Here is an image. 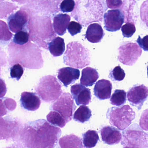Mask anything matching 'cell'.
<instances>
[{
	"label": "cell",
	"instance_id": "obj_1",
	"mask_svg": "<svg viewBox=\"0 0 148 148\" xmlns=\"http://www.w3.org/2000/svg\"><path fill=\"white\" fill-rule=\"evenodd\" d=\"M63 59L64 64L73 68L82 69L90 64L89 50L77 42L67 45Z\"/></svg>",
	"mask_w": 148,
	"mask_h": 148
},
{
	"label": "cell",
	"instance_id": "obj_2",
	"mask_svg": "<svg viewBox=\"0 0 148 148\" xmlns=\"http://www.w3.org/2000/svg\"><path fill=\"white\" fill-rule=\"evenodd\" d=\"M106 116L112 125L123 130L130 125L136 113L130 106L123 105L109 108Z\"/></svg>",
	"mask_w": 148,
	"mask_h": 148
},
{
	"label": "cell",
	"instance_id": "obj_3",
	"mask_svg": "<svg viewBox=\"0 0 148 148\" xmlns=\"http://www.w3.org/2000/svg\"><path fill=\"white\" fill-rule=\"evenodd\" d=\"M121 144L124 148H148V134L137 123L123 130Z\"/></svg>",
	"mask_w": 148,
	"mask_h": 148
},
{
	"label": "cell",
	"instance_id": "obj_4",
	"mask_svg": "<svg viewBox=\"0 0 148 148\" xmlns=\"http://www.w3.org/2000/svg\"><path fill=\"white\" fill-rule=\"evenodd\" d=\"M61 86L53 76H45L40 81V97L47 102L57 100L62 93Z\"/></svg>",
	"mask_w": 148,
	"mask_h": 148
},
{
	"label": "cell",
	"instance_id": "obj_5",
	"mask_svg": "<svg viewBox=\"0 0 148 148\" xmlns=\"http://www.w3.org/2000/svg\"><path fill=\"white\" fill-rule=\"evenodd\" d=\"M76 108L72 96L69 92L61 94L51 105L52 110L60 113L66 123L71 120Z\"/></svg>",
	"mask_w": 148,
	"mask_h": 148
},
{
	"label": "cell",
	"instance_id": "obj_6",
	"mask_svg": "<svg viewBox=\"0 0 148 148\" xmlns=\"http://www.w3.org/2000/svg\"><path fill=\"white\" fill-rule=\"evenodd\" d=\"M118 58L119 62L125 65L132 66L142 54V49L136 44L125 43L119 48Z\"/></svg>",
	"mask_w": 148,
	"mask_h": 148
},
{
	"label": "cell",
	"instance_id": "obj_7",
	"mask_svg": "<svg viewBox=\"0 0 148 148\" xmlns=\"http://www.w3.org/2000/svg\"><path fill=\"white\" fill-rule=\"evenodd\" d=\"M148 88L143 84L133 86L127 92L126 97L132 106L140 110L148 98Z\"/></svg>",
	"mask_w": 148,
	"mask_h": 148
},
{
	"label": "cell",
	"instance_id": "obj_8",
	"mask_svg": "<svg viewBox=\"0 0 148 148\" xmlns=\"http://www.w3.org/2000/svg\"><path fill=\"white\" fill-rule=\"evenodd\" d=\"M124 15L119 9L109 10L104 15V28L110 32L120 30L124 22Z\"/></svg>",
	"mask_w": 148,
	"mask_h": 148
},
{
	"label": "cell",
	"instance_id": "obj_9",
	"mask_svg": "<svg viewBox=\"0 0 148 148\" xmlns=\"http://www.w3.org/2000/svg\"><path fill=\"white\" fill-rule=\"evenodd\" d=\"M71 92L78 106L87 105L91 100V93L89 88L80 84H76L71 86Z\"/></svg>",
	"mask_w": 148,
	"mask_h": 148
},
{
	"label": "cell",
	"instance_id": "obj_10",
	"mask_svg": "<svg viewBox=\"0 0 148 148\" xmlns=\"http://www.w3.org/2000/svg\"><path fill=\"white\" fill-rule=\"evenodd\" d=\"M8 21L10 30L17 33L25 29L28 21V14L25 11H18L10 15Z\"/></svg>",
	"mask_w": 148,
	"mask_h": 148
},
{
	"label": "cell",
	"instance_id": "obj_11",
	"mask_svg": "<svg viewBox=\"0 0 148 148\" xmlns=\"http://www.w3.org/2000/svg\"><path fill=\"white\" fill-rule=\"evenodd\" d=\"M80 71L72 67H63L58 71V79L65 87L74 84L79 78Z\"/></svg>",
	"mask_w": 148,
	"mask_h": 148
},
{
	"label": "cell",
	"instance_id": "obj_12",
	"mask_svg": "<svg viewBox=\"0 0 148 148\" xmlns=\"http://www.w3.org/2000/svg\"><path fill=\"white\" fill-rule=\"evenodd\" d=\"M102 140L109 145L118 144L121 141L122 135L120 132L113 126H106L100 130Z\"/></svg>",
	"mask_w": 148,
	"mask_h": 148
},
{
	"label": "cell",
	"instance_id": "obj_13",
	"mask_svg": "<svg viewBox=\"0 0 148 148\" xmlns=\"http://www.w3.org/2000/svg\"><path fill=\"white\" fill-rule=\"evenodd\" d=\"M112 89L110 81L102 79L96 83L93 89L94 94L99 100L109 99L110 97Z\"/></svg>",
	"mask_w": 148,
	"mask_h": 148
},
{
	"label": "cell",
	"instance_id": "obj_14",
	"mask_svg": "<svg viewBox=\"0 0 148 148\" xmlns=\"http://www.w3.org/2000/svg\"><path fill=\"white\" fill-rule=\"evenodd\" d=\"M21 104L22 107L28 111L37 110L40 106V99L35 93L24 92L21 94Z\"/></svg>",
	"mask_w": 148,
	"mask_h": 148
},
{
	"label": "cell",
	"instance_id": "obj_15",
	"mask_svg": "<svg viewBox=\"0 0 148 148\" xmlns=\"http://www.w3.org/2000/svg\"><path fill=\"white\" fill-rule=\"evenodd\" d=\"M104 36L102 26L98 23L91 24L87 28L85 34V38L92 43L100 42Z\"/></svg>",
	"mask_w": 148,
	"mask_h": 148
},
{
	"label": "cell",
	"instance_id": "obj_16",
	"mask_svg": "<svg viewBox=\"0 0 148 148\" xmlns=\"http://www.w3.org/2000/svg\"><path fill=\"white\" fill-rule=\"evenodd\" d=\"M71 21V17L67 14L60 13L54 16L53 27L55 32L63 36L66 33V29Z\"/></svg>",
	"mask_w": 148,
	"mask_h": 148
},
{
	"label": "cell",
	"instance_id": "obj_17",
	"mask_svg": "<svg viewBox=\"0 0 148 148\" xmlns=\"http://www.w3.org/2000/svg\"><path fill=\"white\" fill-rule=\"evenodd\" d=\"M99 77V74L96 69L90 67H86L82 70L80 83L84 86H92Z\"/></svg>",
	"mask_w": 148,
	"mask_h": 148
},
{
	"label": "cell",
	"instance_id": "obj_18",
	"mask_svg": "<svg viewBox=\"0 0 148 148\" xmlns=\"http://www.w3.org/2000/svg\"><path fill=\"white\" fill-rule=\"evenodd\" d=\"M59 143L61 148H84L82 139L73 134L66 135L61 138Z\"/></svg>",
	"mask_w": 148,
	"mask_h": 148
},
{
	"label": "cell",
	"instance_id": "obj_19",
	"mask_svg": "<svg viewBox=\"0 0 148 148\" xmlns=\"http://www.w3.org/2000/svg\"><path fill=\"white\" fill-rule=\"evenodd\" d=\"M48 48L51 54L53 57H59L64 53L65 49L64 39L58 37L48 43Z\"/></svg>",
	"mask_w": 148,
	"mask_h": 148
},
{
	"label": "cell",
	"instance_id": "obj_20",
	"mask_svg": "<svg viewBox=\"0 0 148 148\" xmlns=\"http://www.w3.org/2000/svg\"><path fill=\"white\" fill-rule=\"evenodd\" d=\"M92 116V111L86 106H80L75 112L73 116V120L84 123L89 121Z\"/></svg>",
	"mask_w": 148,
	"mask_h": 148
},
{
	"label": "cell",
	"instance_id": "obj_21",
	"mask_svg": "<svg viewBox=\"0 0 148 148\" xmlns=\"http://www.w3.org/2000/svg\"><path fill=\"white\" fill-rule=\"evenodd\" d=\"M83 136L84 147L91 148L95 147L99 140L97 132L95 130H89L84 133Z\"/></svg>",
	"mask_w": 148,
	"mask_h": 148
},
{
	"label": "cell",
	"instance_id": "obj_22",
	"mask_svg": "<svg viewBox=\"0 0 148 148\" xmlns=\"http://www.w3.org/2000/svg\"><path fill=\"white\" fill-rule=\"evenodd\" d=\"M47 119L50 123L60 128L64 127L66 123L64 119L56 111L49 112L47 116Z\"/></svg>",
	"mask_w": 148,
	"mask_h": 148
},
{
	"label": "cell",
	"instance_id": "obj_23",
	"mask_svg": "<svg viewBox=\"0 0 148 148\" xmlns=\"http://www.w3.org/2000/svg\"><path fill=\"white\" fill-rule=\"evenodd\" d=\"M126 92L124 90H115L110 99L111 104L117 106L124 104L126 103Z\"/></svg>",
	"mask_w": 148,
	"mask_h": 148
},
{
	"label": "cell",
	"instance_id": "obj_24",
	"mask_svg": "<svg viewBox=\"0 0 148 148\" xmlns=\"http://www.w3.org/2000/svg\"><path fill=\"white\" fill-rule=\"evenodd\" d=\"M125 76L124 71L119 65L110 71L109 78L112 81H120L123 80Z\"/></svg>",
	"mask_w": 148,
	"mask_h": 148
},
{
	"label": "cell",
	"instance_id": "obj_25",
	"mask_svg": "<svg viewBox=\"0 0 148 148\" xmlns=\"http://www.w3.org/2000/svg\"><path fill=\"white\" fill-rule=\"evenodd\" d=\"M29 40V34L23 30L16 33L14 37L13 41L18 45H23L28 42Z\"/></svg>",
	"mask_w": 148,
	"mask_h": 148
},
{
	"label": "cell",
	"instance_id": "obj_26",
	"mask_svg": "<svg viewBox=\"0 0 148 148\" xmlns=\"http://www.w3.org/2000/svg\"><path fill=\"white\" fill-rule=\"evenodd\" d=\"M24 69L20 64L14 65L10 69V75L12 78L19 80L24 73Z\"/></svg>",
	"mask_w": 148,
	"mask_h": 148
},
{
	"label": "cell",
	"instance_id": "obj_27",
	"mask_svg": "<svg viewBox=\"0 0 148 148\" xmlns=\"http://www.w3.org/2000/svg\"><path fill=\"white\" fill-rule=\"evenodd\" d=\"M123 36L124 38H130L135 33L136 28L135 25L132 23H127L121 28Z\"/></svg>",
	"mask_w": 148,
	"mask_h": 148
},
{
	"label": "cell",
	"instance_id": "obj_28",
	"mask_svg": "<svg viewBox=\"0 0 148 148\" xmlns=\"http://www.w3.org/2000/svg\"><path fill=\"white\" fill-rule=\"evenodd\" d=\"M75 5L74 0H64L60 5V9L64 13L71 12Z\"/></svg>",
	"mask_w": 148,
	"mask_h": 148
},
{
	"label": "cell",
	"instance_id": "obj_29",
	"mask_svg": "<svg viewBox=\"0 0 148 148\" xmlns=\"http://www.w3.org/2000/svg\"><path fill=\"white\" fill-rule=\"evenodd\" d=\"M67 28L68 32L71 35L74 36L77 34L81 32L82 26L79 23L73 21L69 23Z\"/></svg>",
	"mask_w": 148,
	"mask_h": 148
},
{
	"label": "cell",
	"instance_id": "obj_30",
	"mask_svg": "<svg viewBox=\"0 0 148 148\" xmlns=\"http://www.w3.org/2000/svg\"><path fill=\"white\" fill-rule=\"evenodd\" d=\"M106 5L110 9H117L122 5V0H106Z\"/></svg>",
	"mask_w": 148,
	"mask_h": 148
},
{
	"label": "cell",
	"instance_id": "obj_31",
	"mask_svg": "<svg viewBox=\"0 0 148 148\" xmlns=\"http://www.w3.org/2000/svg\"><path fill=\"white\" fill-rule=\"evenodd\" d=\"M138 44L141 48L143 49L145 51H147L148 50V35H146L143 38H141L140 36L136 40Z\"/></svg>",
	"mask_w": 148,
	"mask_h": 148
},
{
	"label": "cell",
	"instance_id": "obj_32",
	"mask_svg": "<svg viewBox=\"0 0 148 148\" xmlns=\"http://www.w3.org/2000/svg\"><path fill=\"white\" fill-rule=\"evenodd\" d=\"M7 91V88L5 81L2 79L0 78V98L5 95Z\"/></svg>",
	"mask_w": 148,
	"mask_h": 148
},
{
	"label": "cell",
	"instance_id": "obj_33",
	"mask_svg": "<svg viewBox=\"0 0 148 148\" xmlns=\"http://www.w3.org/2000/svg\"><path fill=\"white\" fill-rule=\"evenodd\" d=\"M101 1H102V0H101Z\"/></svg>",
	"mask_w": 148,
	"mask_h": 148
}]
</instances>
